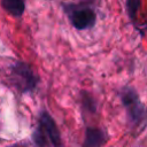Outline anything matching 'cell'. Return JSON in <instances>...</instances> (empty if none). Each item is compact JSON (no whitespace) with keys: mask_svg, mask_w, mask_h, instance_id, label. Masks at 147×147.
Wrapping results in <instances>:
<instances>
[{"mask_svg":"<svg viewBox=\"0 0 147 147\" xmlns=\"http://www.w3.org/2000/svg\"><path fill=\"white\" fill-rule=\"evenodd\" d=\"M31 138L37 147H64L55 119L45 109L39 113Z\"/></svg>","mask_w":147,"mask_h":147,"instance_id":"6da1fadb","label":"cell"},{"mask_svg":"<svg viewBox=\"0 0 147 147\" xmlns=\"http://www.w3.org/2000/svg\"><path fill=\"white\" fill-rule=\"evenodd\" d=\"M122 105L131 126L137 127L147 119V109L134 87L124 86L119 92Z\"/></svg>","mask_w":147,"mask_h":147,"instance_id":"7a4b0ae2","label":"cell"},{"mask_svg":"<svg viewBox=\"0 0 147 147\" xmlns=\"http://www.w3.org/2000/svg\"><path fill=\"white\" fill-rule=\"evenodd\" d=\"M10 76L14 85L21 93L33 92L39 84V76L33 71L30 64L17 61L10 65Z\"/></svg>","mask_w":147,"mask_h":147,"instance_id":"3957f363","label":"cell"},{"mask_svg":"<svg viewBox=\"0 0 147 147\" xmlns=\"http://www.w3.org/2000/svg\"><path fill=\"white\" fill-rule=\"evenodd\" d=\"M69 17H70L71 24L77 30L91 29L96 21V15L94 10L88 7H80L71 10L69 14Z\"/></svg>","mask_w":147,"mask_h":147,"instance_id":"277c9868","label":"cell"},{"mask_svg":"<svg viewBox=\"0 0 147 147\" xmlns=\"http://www.w3.org/2000/svg\"><path fill=\"white\" fill-rule=\"evenodd\" d=\"M108 140L107 132L96 126H87L85 129L82 147H102Z\"/></svg>","mask_w":147,"mask_h":147,"instance_id":"5b68a950","label":"cell"},{"mask_svg":"<svg viewBox=\"0 0 147 147\" xmlns=\"http://www.w3.org/2000/svg\"><path fill=\"white\" fill-rule=\"evenodd\" d=\"M1 5L13 16H21L25 9V0H1Z\"/></svg>","mask_w":147,"mask_h":147,"instance_id":"8992f818","label":"cell"},{"mask_svg":"<svg viewBox=\"0 0 147 147\" xmlns=\"http://www.w3.org/2000/svg\"><path fill=\"white\" fill-rule=\"evenodd\" d=\"M80 96H82L83 109L85 111H88V113H95V110H96V102H95L94 98L90 93H87L86 91H83L80 93Z\"/></svg>","mask_w":147,"mask_h":147,"instance_id":"52a82bcc","label":"cell"},{"mask_svg":"<svg viewBox=\"0 0 147 147\" xmlns=\"http://www.w3.org/2000/svg\"><path fill=\"white\" fill-rule=\"evenodd\" d=\"M140 7V0H126V11L130 16V18L134 20L137 11Z\"/></svg>","mask_w":147,"mask_h":147,"instance_id":"ba28073f","label":"cell"},{"mask_svg":"<svg viewBox=\"0 0 147 147\" xmlns=\"http://www.w3.org/2000/svg\"><path fill=\"white\" fill-rule=\"evenodd\" d=\"M11 147H22V146H21V145H18V144H17V145H14V146H11Z\"/></svg>","mask_w":147,"mask_h":147,"instance_id":"9c48e42d","label":"cell"}]
</instances>
